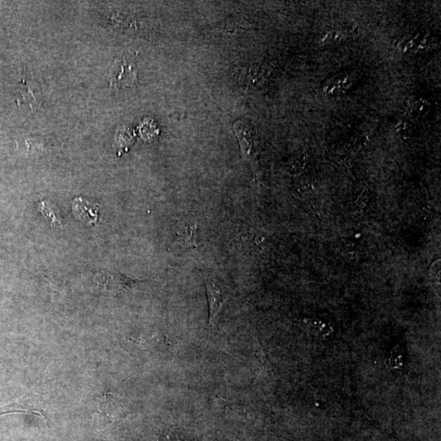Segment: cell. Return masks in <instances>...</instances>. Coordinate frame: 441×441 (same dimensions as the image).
<instances>
[{"label":"cell","instance_id":"obj_1","mask_svg":"<svg viewBox=\"0 0 441 441\" xmlns=\"http://www.w3.org/2000/svg\"><path fill=\"white\" fill-rule=\"evenodd\" d=\"M136 81V67L134 60L130 57L117 58L111 68L110 83L116 90L130 88Z\"/></svg>","mask_w":441,"mask_h":441},{"label":"cell","instance_id":"obj_2","mask_svg":"<svg viewBox=\"0 0 441 441\" xmlns=\"http://www.w3.org/2000/svg\"><path fill=\"white\" fill-rule=\"evenodd\" d=\"M205 288L209 307V326L214 328L224 304L227 302V297H225L219 284L212 279H205Z\"/></svg>","mask_w":441,"mask_h":441},{"label":"cell","instance_id":"obj_3","mask_svg":"<svg viewBox=\"0 0 441 441\" xmlns=\"http://www.w3.org/2000/svg\"><path fill=\"white\" fill-rule=\"evenodd\" d=\"M73 212L78 219L88 225H96L98 220V206L85 198L74 200Z\"/></svg>","mask_w":441,"mask_h":441},{"label":"cell","instance_id":"obj_4","mask_svg":"<svg viewBox=\"0 0 441 441\" xmlns=\"http://www.w3.org/2000/svg\"><path fill=\"white\" fill-rule=\"evenodd\" d=\"M234 130L238 137L243 155L246 159H249L252 156L253 149L251 132L248 127L241 120H238L234 125Z\"/></svg>","mask_w":441,"mask_h":441},{"label":"cell","instance_id":"obj_5","mask_svg":"<svg viewBox=\"0 0 441 441\" xmlns=\"http://www.w3.org/2000/svg\"><path fill=\"white\" fill-rule=\"evenodd\" d=\"M13 413L36 414L39 416H41L42 419L47 421V416L46 414H44L41 410L32 408L31 406L27 407L26 406V405L13 404L7 406H4L0 408V415Z\"/></svg>","mask_w":441,"mask_h":441},{"label":"cell","instance_id":"obj_6","mask_svg":"<svg viewBox=\"0 0 441 441\" xmlns=\"http://www.w3.org/2000/svg\"><path fill=\"white\" fill-rule=\"evenodd\" d=\"M22 82L21 86H20L17 92L18 104H20V102H27L29 106L34 108L36 104L37 98L34 96V92L31 90V85L24 80Z\"/></svg>","mask_w":441,"mask_h":441},{"label":"cell","instance_id":"obj_7","mask_svg":"<svg viewBox=\"0 0 441 441\" xmlns=\"http://www.w3.org/2000/svg\"><path fill=\"white\" fill-rule=\"evenodd\" d=\"M196 229H197L196 225H188V229L185 230V234L183 237H180V239L183 238L181 241L185 247H194V245L195 246Z\"/></svg>","mask_w":441,"mask_h":441},{"label":"cell","instance_id":"obj_8","mask_svg":"<svg viewBox=\"0 0 441 441\" xmlns=\"http://www.w3.org/2000/svg\"><path fill=\"white\" fill-rule=\"evenodd\" d=\"M39 209L41 210L42 214L46 216L48 218L50 219L52 224V223H58L56 216L52 214L50 204L47 202H41V204H39Z\"/></svg>","mask_w":441,"mask_h":441}]
</instances>
